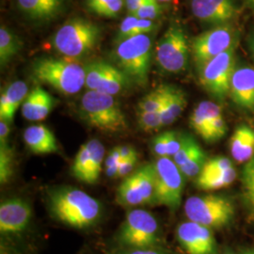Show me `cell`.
I'll list each match as a JSON object with an SVG mask.
<instances>
[{
    "instance_id": "ba28073f",
    "label": "cell",
    "mask_w": 254,
    "mask_h": 254,
    "mask_svg": "<svg viewBox=\"0 0 254 254\" xmlns=\"http://www.w3.org/2000/svg\"><path fill=\"white\" fill-rule=\"evenodd\" d=\"M190 49L184 29L179 25H172L155 47L156 64L166 73H182L189 65Z\"/></svg>"
},
{
    "instance_id": "1f68e13d",
    "label": "cell",
    "mask_w": 254,
    "mask_h": 254,
    "mask_svg": "<svg viewBox=\"0 0 254 254\" xmlns=\"http://www.w3.org/2000/svg\"><path fill=\"white\" fill-rule=\"evenodd\" d=\"M106 62H92L85 67L86 81L85 86L88 91H97L105 75Z\"/></svg>"
},
{
    "instance_id": "5bb4252c",
    "label": "cell",
    "mask_w": 254,
    "mask_h": 254,
    "mask_svg": "<svg viewBox=\"0 0 254 254\" xmlns=\"http://www.w3.org/2000/svg\"><path fill=\"white\" fill-rule=\"evenodd\" d=\"M32 207L27 200L12 197L1 201L0 234L4 236H18L30 225Z\"/></svg>"
},
{
    "instance_id": "ee69618b",
    "label": "cell",
    "mask_w": 254,
    "mask_h": 254,
    "mask_svg": "<svg viewBox=\"0 0 254 254\" xmlns=\"http://www.w3.org/2000/svg\"><path fill=\"white\" fill-rule=\"evenodd\" d=\"M154 28H155V25L152 20L138 18L136 27L132 33V36L140 35V34H149L154 30Z\"/></svg>"
},
{
    "instance_id": "4dcf8cb0",
    "label": "cell",
    "mask_w": 254,
    "mask_h": 254,
    "mask_svg": "<svg viewBox=\"0 0 254 254\" xmlns=\"http://www.w3.org/2000/svg\"><path fill=\"white\" fill-rule=\"evenodd\" d=\"M15 155L9 144L0 145V183L5 185L10 181L14 174Z\"/></svg>"
},
{
    "instance_id": "7a4b0ae2",
    "label": "cell",
    "mask_w": 254,
    "mask_h": 254,
    "mask_svg": "<svg viewBox=\"0 0 254 254\" xmlns=\"http://www.w3.org/2000/svg\"><path fill=\"white\" fill-rule=\"evenodd\" d=\"M31 74L36 81L48 85L64 95H73L85 86L86 71L70 58L41 57L31 65Z\"/></svg>"
},
{
    "instance_id": "ac0fdd59",
    "label": "cell",
    "mask_w": 254,
    "mask_h": 254,
    "mask_svg": "<svg viewBox=\"0 0 254 254\" xmlns=\"http://www.w3.org/2000/svg\"><path fill=\"white\" fill-rule=\"evenodd\" d=\"M58 101L45 89L36 87L27 94L22 105V115L31 122L42 121L51 113Z\"/></svg>"
},
{
    "instance_id": "f1b7e54d",
    "label": "cell",
    "mask_w": 254,
    "mask_h": 254,
    "mask_svg": "<svg viewBox=\"0 0 254 254\" xmlns=\"http://www.w3.org/2000/svg\"><path fill=\"white\" fill-rule=\"evenodd\" d=\"M90 160L91 149L89 143L86 142L79 148L71 167V173L76 180L83 183L86 182Z\"/></svg>"
},
{
    "instance_id": "7bdbcfd3",
    "label": "cell",
    "mask_w": 254,
    "mask_h": 254,
    "mask_svg": "<svg viewBox=\"0 0 254 254\" xmlns=\"http://www.w3.org/2000/svg\"><path fill=\"white\" fill-rule=\"evenodd\" d=\"M138 160V156L124 159L121 161L118 169V176L117 178H127L132 173H134V169L136 167Z\"/></svg>"
},
{
    "instance_id": "c3c4849f",
    "label": "cell",
    "mask_w": 254,
    "mask_h": 254,
    "mask_svg": "<svg viewBox=\"0 0 254 254\" xmlns=\"http://www.w3.org/2000/svg\"><path fill=\"white\" fill-rule=\"evenodd\" d=\"M145 0H127L126 4H127V10L129 11L130 14H135L137 9L142 6Z\"/></svg>"
},
{
    "instance_id": "d590c367",
    "label": "cell",
    "mask_w": 254,
    "mask_h": 254,
    "mask_svg": "<svg viewBox=\"0 0 254 254\" xmlns=\"http://www.w3.org/2000/svg\"><path fill=\"white\" fill-rule=\"evenodd\" d=\"M162 12V7L158 0H145L142 6L137 9L135 15L140 19L154 20Z\"/></svg>"
},
{
    "instance_id": "30bf717a",
    "label": "cell",
    "mask_w": 254,
    "mask_h": 254,
    "mask_svg": "<svg viewBox=\"0 0 254 254\" xmlns=\"http://www.w3.org/2000/svg\"><path fill=\"white\" fill-rule=\"evenodd\" d=\"M236 67L235 47H232L198 70L201 88L213 98L224 100L230 94L231 79Z\"/></svg>"
},
{
    "instance_id": "277c9868",
    "label": "cell",
    "mask_w": 254,
    "mask_h": 254,
    "mask_svg": "<svg viewBox=\"0 0 254 254\" xmlns=\"http://www.w3.org/2000/svg\"><path fill=\"white\" fill-rule=\"evenodd\" d=\"M80 114L85 122L102 132L119 133L128 128L127 116L113 95L88 91L82 96Z\"/></svg>"
},
{
    "instance_id": "d6a6232c",
    "label": "cell",
    "mask_w": 254,
    "mask_h": 254,
    "mask_svg": "<svg viewBox=\"0 0 254 254\" xmlns=\"http://www.w3.org/2000/svg\"><path fill=\"white\" fill-rule=\"evenodd\" d=\"M242 184L247 202L254 211V155L243 169Z\"/></svg>"
},
{
    "instance_id": "f907efd6",
    "label": "cell",
    "mask_w": 254,
    "mask_h": 254,
    "mask_svg": "<svg viewBox=\"0 0 254 254\" xmlns=\"http://www.w3.org/2000/svg\"><path fill=\"white\" fill-rule=\"evenodd\" d=\"M249 45H250V49L252 51V54L254 59V32L250 37V41H249Z\"/></svg>"
},
{
    "instance_id": "5b68a950",
    "label": "cell",
    "mask_w": 254,
    "mask_h": 254,
    "mask_svg": "<svg viewBox=\"0 0 254 254\" xmlns=\"http://www.w3.org/2000/svg\"><path fill=\"white\" fill-rule=\"evenodd\" d=\"M101 28L95 23L81 17L65 22L53 37V46L60 54L77 60L90 54L98 45Z\"/></svg>"
},
{
    "instance_id": "816d5d0a",
    "label": "cell",
    "mask_w": 254,
    "mask_h": 254,
    "mask_svg": "<svg viewBox=\"0 0 254 254\" xmlns=\"http://www.w3.org/2000/svg\"><path fill=\"white\" fill-rule=\"evenodd\" d=\"M246 4L251 8V9L254 10V0H244Z\"/></svg>"
},
{
    "instance_id": "6da1fadb",
    "label": "cell",
    "mask_w": 254,
    "mask_h": 254,
    "mask_svg": "<svg viewBox=\"0 0 254 254\" xmlns=\"http://www.w3.org/2000/svg\"><path fill=\"white\" fill-rule=\"evenodd\" d=\"M46 201L53 218L74 229L94 226L102 217L100 201L87 192L69 186H58L47 190Z\"/></svg>"
},
{
    "instance_id": "484cf974",
    "label": "cell",
    "mask_w": 254,
    "mask_h": 254,
    "mask_svg": "<svg viewBox=\"0 0 254 254\" xmlns=\"http://www.w3.org/2000/svg\"><path fill=\"white\" fill-rule=\"evenodd\" d=\"M18 36L5 26L0 27V64L6 66L22 48Z\"/></svg>"
},
{
    "instance_id": "8d00e7d4",
    "label": "cell",
    "mask_w": 254,
    "mask_h": 254,
    "mask_svg": "<svg viewBox=\"0 0 254 254\" xmlns=\"http://www.w3.org/2000/svg\"><path fill=\"white\" fill-rule=\"evenodd\" d=\"M122 161V157L119 152L118 147L113 148L109 152L106 161H105V166H106V174L109 178H117L118 176V169L120 163Z\"/></svg>"
},
{
    "instance_id": "db71d44e",
    "label": "cell",
    "mask_w": 254,
    "mask_h": 254,
    "mask_svg": "<svg viewBox=\"0 0 254 254\" xmlns=\"http://www.w3.org/2000/svg\"><path fill=\"white\" fill-rule=\"evenodd\" d=\"M159 2H170V1H172V0H158Z\"/></svg>"
},
{
    "instance_id": "7dc6e473",
    "label": "cell",
    "mask_w": 254,
    "mask_h": 254,
    "mask_svg": "<svg viewBox=\"0 0 254 254\" xmlns=\"http://www.w3.org/2000/svg\"><path fill=\"white\" fill-rule=\"evenodd\" d=\"M111 0H88V7L95 13L105 8Z\"/></svg>"
},
{
    "instance_id": "44dd1931",
    "label": "cell",
    "mask_w": 254,
    "mask_h": 254,
    "mask_svg": "<svg viewBox=\"0 0 254 254\" xmlns=\"http://www.w3.org/2000/svg\"><path fill=\"white\" fill-rule=\"evenodd\" d=\"M221 112L218 104L211 101H202L193 109L190 117L191 128L201 138L210 143V128L213 120Z\"/></svg>"
},
{
    "instance_id": "f6af8a7d",
    "label": "cell",
    "mask_w": 254,
    "mask_h": 254,
    "mask_svg": "<svg viewBox=\"0 0 254 254\" xmlns=\"http://www.w3.org/2000/svg\"><path fill=\"white\" fill-rule=\"evenodd\" d=\"M9 134H10V124L7 121L1 120V122H0V145L8 144Z\"/></svg>"
},
{
    "instance_id": "b9f144b4",
    "label": "cell",
    "mask_w": 254,
    "mask_h": 254,
    "mask_svg": "<svg viewBox=\"0 0 254 254\" xmlns=\"http://www.w3.org/2000/svg\"><path fill=\"white\" fill-rule=\"evenodd\" d=\"M123 6H124L123 0H111L109 4L105 8L101 9L97 14L104 17L114 18L120 13Z\"/></svg>"
},
{
    "instance_id": "ab89813d",
    "label": "cell",
    "mask_w": 254,
    "mask_h": 254,
    "mask_svg": "<svg viewBox=\"0 0 254 254\" xmlns=\"http://www.w3.org/2000/svg\"><path fill=\"white\" fill-rule=\"evenodd\" d=\"M167 157H173L180 150L182 144V135L179 136L174 131H167Z\"/></svg>"
},
{
    "instance_id": "f35d334b",
    "label": "cell",
    "mask_w": 254,
    "mask_h": 254,
    "mask_svg": "<svg viewBox=\"0 0 254 254\" xmlns=\"http://www.w3.org/2000/svg\"><path fill=\"white\" fill-rule=\"evenodd\" d=\"M167 132L154 136L151 142V149L158 157H167Z\"/></svg>"
},
{
    "instance_id": "74e56055",
    "label": "cell",
    "mask_w": 254,
    "mask_h": 254,
    "mask_svg": "<svg viewBox=\"0 0 254 254\" xmlns=\"http://www.w3.org/2000/svg\"><path fill=\"white\" fill-rule=\"evenodd\" d=\"M137 21L138 17H136L135 14H130L123 20L117 34V43L132 36V33L136 27Z\"/></svg>"
},
{
    "instance_id": "f546056e",
    "label": "cell",
    "mask_w": 254,
    "mask_h": 254,
    "mask_svg": "<svg viewBox=\"0 0 254 254\" xmlns=\"http://www.w3.org/2000/svg\"><path fill=\"white\" fill-rule=\"evenodd\" d=\"M201 151L202 149L196 139L190 135L185 134L182 135L181 148L173 156V160L180 168Z\"/></svg>"
},
{
    "instance_id": "4fadbf2b",
    "label": "cell",
    "mask_w": 254,
    "mask_h": 254,
    "mask_svg": "<svg viewBox=\"0 0 254 254\" xmlns=\"http://www.w3.org/2000/svg\"><path fill=\"white\" fill-rule=\"evenodd\" d=\"M177 241L188 254H218V245L211 228L188 220L176 230Z\"/></svg>"
},
{
    "instance_id": "52a82bcc",
    "label": "cell",
    "mask_w": 254,
    "mask_h": 254,
    "mask_svg": "<svg viewBox=\"0 0 254 254\" xmlns=\"http://www.w3.org/2000/svg\"><path fill=\"white\" fill-rule=\"evenodd\" d=\"M119 242L124 248L144 249L158 247L160 227L156 218L144 209H131L119 230Z\"/></svg>"
},
{
    "instance_id": "603a6c76",
    "label": "cell",
    "mask_w": 254,
    "mask_h": 254,
    "mask_svg": "<svg viewBox=\"0 0 254 254\" xmlns=\"http://www.w3.org/2000/svg\"><path fill=\"white\" fill-rule=\"evenodd\" d=\"M230 152L238 163L251 160L254 155V130L246 125L236 127L230 140Z\"/></svg>"
},
{
    "instance_id": "cb8c5ba5",
    "label": "cell",
    "mask_w": 254,
    "mask_h": 254,
    "mask_svg": "<svg viewBox=\"0 0 254 254\" xmlns=\"http://www.w3.org/2000/svg\"><path fill=\"white\" fill-rule=\"evenodd\" d=\"M188 104L186 93L181 89L167 85V99L160 110L163 127L173 125L179 118Z\"/></svg>"
},
{
    "instance_id": "d4e9b609",
    "label": "cell",
    "mask_w": 254,
    "mask_h": 254,
    "mask_svg": "<svg viewBox=\"0 0 254 254\" xmlns=\"http://www.w3.org/2000/svg\"><path fill=\"white\" fill-rule=\"evenodd\" d=\"M129 82L131 81L126 75V73L122 72L117 67L106 63L105 75L96 91L114 96L124 91L128 86Z\"/></svg>"
},
{
    "instance_id": "60d3db41",
    "label": "cell",
    "mask_w": 254,
    "mask_h": 254,
    "mask_svg": "<svg viewBox=\"0 0 254 254\" xmlns=\"http://www.w3.org/2000/svg\"><path fill=\"white\" fill-rule=\"evenodd\" d=\"M112 254H171L159 247L153 248H144V249H132V248H124L114 252Z\"/></svg>"
},
{
    "instance_id": "ffe728a7",
    "label": "cell",
    "mask_w": 254,
    "mask_h": 254,
    "mask_svg": "<svg viewBox=\"0 0 254 254\" xmlns=\"http://www.w3.org/2000/svg\"><path fill=\"white\" fill-rule=\"evenodd\" d=\"M27 94L28 87L25 82L18 80L10 83L0 96V119L11 124L16 110L24 103Z\"/></svg>"
},
{
    "instance_id": "d6986e66",
    "label": "cell",
    "mask_w": 254,
    "mask_h": 254,
    "mask_svg": "<svg viewBox=\"0 0 254 254\" xmlns=\"http://www.w3.org/2000/svg\"><path fill=\"white\" fill-rule=\"evenodd\" d=\"M23 137L27 149L32 154H57L60 151L54 133L45 125L27 127Z\"/></svg>"
},
{
    "instance_id": "4316f807",
    "label": "cell",
    "mask_w": 254,
    "mask_h": 254,
    "mask_svg": "<svg viewBox=\"0 0 254 254\" xmlns=\"http://www.w3.org/2000/svg\"><path fill=\"white\" fill-rule=\"evenodd\" d=\"M88 143L91 149V160L85 183L89 185H94L100 177L102 163L105 156V147L96 138L89 140Z\"/></svg>"
},
{
    "instance_id": "7402d4cb",
    "label": "cell",
    "mask_w": 254,
    "mask_h": 254,
    "mask_svg": "<svg viewBox=\"0 0 254 254\" xmlns=\"http://www.w3.org/2000/svg\"><path fill=\"white\" fill-rule=\"evenodd\" d=\"M17 5L28 18L46 22L55 18L61 12L64 0H17Z\"/></svg>"
},
{
    "instance_id": "8fae6325",
    "label": "cell",
    "mask_w": 254,
    "mask_h": 254,
    "mask_svg": "<svg viewBox=\"0 0 254 254\" xmlns=\"http://www.w3.org/2000/svg\"><path fill=\"white\" fill-rule=\"evenodd\" d=\"M155 172L154 163L138 168L121 183L116 200L123 207H136L154 204Z\"/></svg>"
},
{
    "instance_id": "11a10c76",
    "label": "cell",
    "mask_w": 254,
    "mask_h": 254,
    "mask_svg": "<svg viewBox=\"0 0 254 254\" xmlns=\"http://www.w3.org/2000/svg\"></svg>"
},
{
    "instance_id": "681fc988",
    "label": "cell",
    "mask_w": 254,
    "mask_h": 254,
    "mask_svg": "<svg viewBox=\"0 0 254 254\" xmlns=\"http://www.w3.org/2000/svg\"><path fill=\"white\" fill-rule=\"evenodd\" d=\"M0 254H22L18 250L10 245L8 242L4 241V239L1 240V244H0Z\"/></svg>"
},
{
    "instance_id": "bcb514c9",
    "label": "cell",
    "mask_w": 254,
    "mask_h": 254,
    "mask_svg": "<svg viewBox=\"0 0 254 254\" xmlns=\"http://www.w3.org/2000/svg\"><path fill=\"white\" fill-rule=\"evenodd\" d=\"M118 149L119 152H120V154H121V157H122V160L138 156V155H137V153H136V149H135L134 147H132V146H118Z\"/></svg>"
},
{
    "instance_id": "9c48e42d",
    "label": "cell",
    "mask_w": 254,
    "mask_h": 254,
    "mask_svg": "<svg viewBox=\"0 0 254 254\" xmlns=\"http://www.w3.org/2000/svg\"><path fill=\"white\" fill-rule=\"evenodd\" d=\"M154 165L155 190L153 205H163L171 211L178 210L186 177L170 157H158Z\"/></svg>"
},
{
    "instance_id": "83f0119b",
    "label": "cell",
    "mask_w": 254,
    "mask_h": 254,
    "mask_svg": "<svg viewBox=\"0 0 254 254\" xmlns=\"http://www.w3.org/2000/svg\"><path fill=\"white\" fill-rule=\"evenodd\" d=\"M167 99V85H161L154 91L149 92L137 103V112L160 111Z\"/></svg>"
},
{
    "instance_id": "9a60e30c",
    "label": "cell",
    "mask_w": 254,
    "mask_h": 254,
    "mask_svg": "<svg viewBox=\"0 0 254 254\" xmlns=\"http://www.w3.org/2000/svg\"><path fill=\"white\" fill-rule=\"evenodd\" d=\"M236 168L225 156H216L206 160L196 178V186L204 191L218 190L231 186L236 179Z\"/></svg>"
},
{
    "instance_id": "e0dca14e",
    "label": "cell",
    "mask_w": 254,
    "mask_h": 254,
    "mask_svg": "<svg viewBox=\"0 0 254 254\" xmlns=\"http://www.w3.org/2000/svg\"><path fill=\"white\" fill-rule=\"evenodd\" d=\"M229 95L236 106L254 111V68L236 66L231 79Z\"/></svg>"
},
{
    "instance_id": "836d02e7",
    "label": "cell",
    "mask_w": 254,
    "mask_h": 254,
    "mask_svg": "<svg viewBox=\"0 0 254 254\" xmlns=\"http://www.w3.org/2000/svg\"><path fill=\"white\" fill-rule=\"evenodd\" d=\"M137 125L144 132L157 131L163 127L160 111L155 112H137Z\"/></svg>"
},
{
    "instance_id": "3957f363",
    "label": "cell",
    "mask_w": 254,
    "mask_h": 254,
    "mask_svg": "<svg viewBox=\"0 0 254 254\" xmlns=\"http://www.w3.org/2000/svg\"><path fill=\"white\" fill-rule=\"evenodd\" d=\"M153 42L148 34L129 37L117 43L113 57L118 68L129 80L140 87L148 83Z\"/></svg>"
},
{
    "instance_id": "f5cc1de1",
    "label": "cell",
    "mask_w": 254,
    "mask_h": 254,
    "mask_svg": "<svg viewBox=\"0 0 254 254\" xmlns=\"http://www.w3.org/2000/svg\"><path fill=\"white\" fill-rule=\"evenodd\" d=\"M241 254H254V249H251V250H246Z\"/></svg>"
},
{
    "instance_id": "7c38bea8",
    "label": "cell",
    "mask_w": 254,
    "mask_h": 254,
    "mask_svg": "<svg viewBox=\"0 0 254 254\" xmlns=\"http://www.w3.org/2000/svg\"><path fill=\"white\" fill-rule=\"evenodd\" d=\"M236 44V30L229 24L218 25L195 37L190 47L197 70L218 55L235 47Z\"/></svg>"
},
{
    "instance_id": "2e32d148",
    "label": "cell",
    "mask_w": 254,
    "mask_h": 254,
    "mask_svg": "<svg viewBox=\"0 0 254 254\" xmlns=\"http://www.w3.org/2000/svg\"><path fill=\"white\" fill-rule=\"evenodd\" d=\"M190 6L195 17L218 26L228 24L237 14L233 0H192Z\"/></svg>"
},
{
    "instance_id": "8992f818",
    "label": "cell",
    "mask_w": 254,
    "mask_h": 254,
    "mask_svg": "<svg viewBox=\"0 0 254 254\" xmlns=\"http://www.w3.org/2000/svg\"><path fill=\"white\" fill-rule=\"evenodd\" d=\"M184 209L189 220L211 229L226 227L235 218L234 202L218 194L192 196L186 200Z\"/></svg>"
},
{
    "instance_id": "e575fe53",
    "label": "cell",
    "mask_w": 254,
    "mask_h": 254,
    "mask_svg": "<svg viewBox=\"0 0 254 254\" xmlns=\"http://www.w3.org/2000/svg\"><path fill=\"white\" fill-rule=\"evenodd\" d=\"M206 155L204 151L202 150L199 154H196L192 157L190 161H188L185 165L181 166L179 169L185 177L187 178H197L200 174L204 164L206 162Z\"/></svg>"
}]
</instances>
